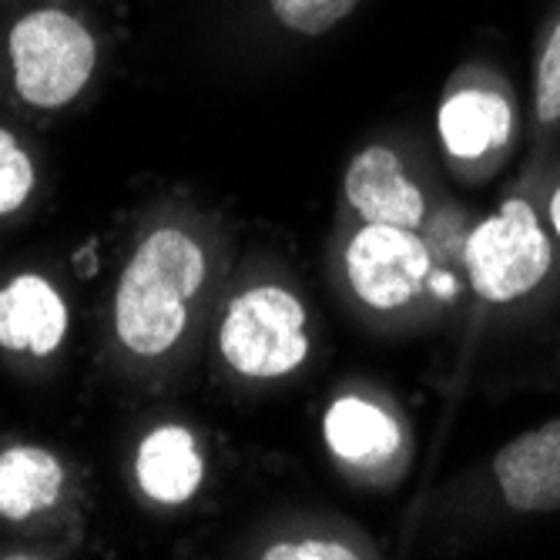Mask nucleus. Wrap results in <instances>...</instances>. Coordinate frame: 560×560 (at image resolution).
Wrapping results in <instances>:
<instances>
[{
  "mask_svg": "<svg viewBox=\"0 0 560 560\" xmlns=\"http://www.w3.org/2000/svg\"><path fill=\"white\" fill-rule=\"evenodd\" d=\"M209 259L201 245L175 225L141 238L115 292V332L141 360L165 355L188 326V305L206 285Z\"/></svg>",
  "mask_w": 560,
  "mask_h": 560,
  "instance_id": "obj_1",
  "label": "nucleus"
},
{
  "mask_svg": "<svg viewBox=\"0 0 560 560\" xmlns=\"http://www.w3.org/2000/svg\"><path fill=\"white\" fill-rule=\"evenodd\" d=\"M14 88L34 108H65L94 74L97 44L65 11H31L11 31Z\"/></svg>",
  "mask_w": 560,
  "mask_h": 560,
  "instance_id": "obj_3",
  "label": "nucleus"
},
{
  "mask_svg": "<svg viewBox=\"0 0 560 560\" xmlns=\"http://www.w3.org/2000/svg\"><path fill=\"white\" fill-rule=\"evenodd\" d=\"M346 206L373 225L420 229L427 215V198L406 172L402 159L386 144H370L355 155L342 178Z\"/></svg>",
  "mask_w": 560,
  "mask_h": 560,
  "instance_id": "obj_6",
  "label": "nucleus"
},
{
  "mask_svg": "<svg viewBox=\"0 0 560 560\" xmlns=\"http://www.w3.org/2000/svg\"><path fill=\"white\" fill-rule=\"evenodd\" d=\"M68 332V305L44 276H18L0 289V349L50 355Z\"/></svg>",
  "mask_w": 560,
  "mask_h": 560,
  "instance_id": "obj_9",
  "label": "nucleus"
},
{
  "mask_svg": "<svg viewBox=\"0 0 560 560\" xmlns=\"http://www.w3.org/2000/svg\"><path fill=\"white\" fill-rule=\"evenodd\" d=\"M135 477L148 500L155 503H188L206 480V456H201L191 430L178 423L155 427L138 446Z\"/></svg>",
  "mask_w": 560,
  "mask_h": 560,
  "instance_id": "obj_11",
  "label": "nucleus"
},
{
  "mask_svg": "<svg viewBox=\"0 0 560 560\" xmlns=\"http://www.w3.org/2000/svg\"><path fill=\"white\" fill-rule=\"evenodd\" d=\"M547 215H550V229H553V235L560 238V185H557V188H553V195H550Z\"/></svg>",
  "mask_w": 560,
  "mask_h": 560,
  "instance_id": "obj_17",
  "label": "nucleus"
},
{
  "mask_svg": "<svg viewBox=\"0 0 560 560\" xmlns=\"http://www.w3.org/2000/svg\"><path fill=\"white\" fill-rule=\"evenodd\" d=\"M537 118L544 125L560 121V21L553 24L544 50H540V61H537Z\"/></svg>",
  "mask_w": 560,
  "mask_h": 560,
  "instance_id": "obj_15",
  "label": "nucleus"
},
{
  "mask_svg": "<svg viewBox=\"0 0 560 560\" xmlns=\"http://www.w3.org/2000/svg\"><path fill=\"white\" fill-rule=\"evenodd\" d=\"M323 436L342 467L360 474H380L396 464L402 450V430L389 410L366 396H339L323 417Z\"/></svg>",
  "mask_w": 560,
  "mask_h": 560,
  "instance_id": "obj_8",
  "label": "nucleus"
},
{
  "mask_svg": "<svg viewBox=\"0 0 560 560\" xmlns=\"http://www.w3.org/2000/svg\"><path fill=\"white\" fill-rule=\"evenodd\" d=\"M360 0H269L276 21L295 34L319 37L346 21Z\"/></svg>",
  "mask_w": 560,
  "mask_h": 560,
  "instance_id": "obj_13",
  "label": "nucleus"
},
{
  "mask_svg": "<svg viewBox=\"0 0 560 560\" xmlns=\"http://www.w3.org/2000/svg\"><path fill=\"white\" fill-rule=\"evenodd\" d=\"M470 285L487 302H514L534 292L550 272V238L537 212L521 198L483 219L464 252Z\"/></svg>",
  "mask_w": 560,
  "mask_h": 560,
  "instance_id": "obj_4",
  "label": "nucleus"
},
{
  "mask_svg": "<svg viewBox=\"0 0 560 560\" xmlns=\"http://www.w3.org/2000/svg\"><path fill=\"white\" fill-rule=\"evenodd\" d=\"M266 560H349V557H363L352 544L342 540H326V537H313V540H279L269 544Z\"/></svg>",
  "mask_w": 560,
  "mask_h": 560,
  "instance_id": "obj_16",
  "label": "nucleus"
},
{
  "mask_svg": "<svg viewBox=\"0 0 560 560\" xmlns=\"http://www.w3.org/2000/svg\"><path fill=\"white\" fill-rule=\"evenodd\" d=\"M222 360L245 380L269 383L292 376L310 360L302 299L276 282L238 292L219 329Z\"/></svg>",
  "mask_w": 560,
  "mask_h": 560,
  "instance_id": "obj_2",
  "label": "nucleus"
},
{
  "mask_svg": "<svg viewBox=\"0 0 560 560\" xmlns=\"http://www.w3.org/2000/svg\"><path fill=\"white\" fill-rule=\"evenodd\" d=\"M65 490V467L44 446H8L0 453V517L27 521L50 511Z\"/></svg>",
  "mask_w": 560,
  "mask_h": 560,
  "instance_id": "obj_12",
  "label": "nucleus"
},
{
  "mask_svg": "<svg viewBox=\"0 0 560 560\" xmlns=\"http://www.w3.org/2000/svg\"><path fill=\"white\" fill-rule=\"evenodd\" d=\"M34 191V162L21 141L0 128V215L18 212Z\"/></svg>",
  "mask_w": 560,
  "mask_h": 560,
  "instance_id": "obj_14",
  "label": "nucleus"
},
{
  "mask_svg": "<svg viewBox=\"0 0 560 560\" xmlns=\"http://www.w3.org/2000/svg\"><path fill=\"white\" fill-rule=\"evenodd\" d=\"M440 141L456 162H480L511 141V101L487 88H460L440 105Z\"/></svg>",
  "mask_w": 560,
  "mask_h": 560,
  "instance_id": "obj_10",
  "label": "nucleus"
},
{
  "mask_svg": "<svg viewBox=\"0 0 560 560\" xmlns=\"http://www.w3.org/2000/svg\"><path fill=\"white\" fill-rule=\"evenodd\" d=\"M497 487L517 514L560 511V420L521 433L493 460Z\"/></svg>",
  "mask_w": 560,
  "mask_h": 560,
  "instance_id": "obj_7",
  "label": "nucleus"
},
{
  "mask_svg": "<svg viewBox=\"0 0 560 560\" xmlns=\"http://www.w3.org/2000/svg\"><path fill=\"white\" fill-rule=\"evenodd\" d=\"M342 269L352 295L366 310L393 313L420 295L430 272V252L417 229L363 222L342 252Z\"/></svg>",
  "mask_w": 560,
  "mask_h": 560,
  "instance_id": "obj_5",
  "label": "nucleus"
}]
</instances>
